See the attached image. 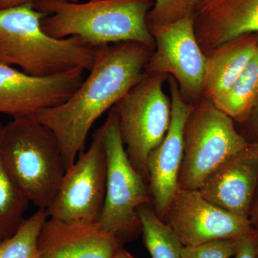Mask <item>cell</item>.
I'll list each match as a JSON object with an SVG mask.
<instances>
[{"instance_id":"7402d4cb","label":"cell","mask_w":258,"mask_h":258,"mask_svg":"<svg viewBox=\"0 0 258 258\" xmlns=\"http://www.w3.org/2000/svg\"><path fill=\"white\" fill-rule=\"evenodd\" d=\"M236 245L237 240H224L184 247L181 258H231L235 255Z\"/></svg>"},{"instance_id":"7c38bea8","label":"cell","mask_w":258,"mask_h":258,"mask_svg":"<svg viewBox=\"0 0 258 258\" xmlns=\"http://www.w3.org/2000/svg\"><path fill=\"white\" fill-rule=\"evenodd\" d=\"M171 101V123L161 143L147 160L148 186L153 208L164 220L179 190V177L184 154V129L195 105L185 101L175 80L168 76Z\"/></svg>"},{"instance_id":"cb8c5ba5","label":"cell","mask_w":258,"mask_h":258,"mask_svg":"<svg viewBox=\"0 0 258 258\" xmlns=\"http://www.w3.org/2000/svg\"><path fill=\"white\" fill-rule=\"evenodd\" d=\"M38 0H0V10L9 9L22 5L35 4Z\"/></svg>"},{"instance_id":"ba28073f","label":"cell","mask_w":258,"mask_h":258,"mask_svg":"<svg viewBox=\"0 0 258 258\" xmlns=\"http://www.w3.org/2000/svg\"><path fill=\"white\" fill-rule=\"evenodd\" d=\"M107 159L101 126L86 152L64 173L50 206V218L98 222L106 198Z\"/></svg>"},{"instance_id":"6da1fadb","label":"cell","mask_w":258,"mask_h":258,"mask_svg":"<svg viewBox=\"0 0 258 258\" xmlns=\"http://www.w3.org/2000/svg\"><path fill=\"white\" fill-rule=\"evenodd\" d=\"M152 52L137 42L97 47L92 69L76 92L35 115L57 137L66 170L82 152L95 122L143 78Z\"/></svg>"},{"instance_id":"9c48e42d","label":"cell","mask_w":258,"mask_h":258,"mask_svg":"<svg viewBox=\"0 0 258 258\" xmlns=\"http://www.w3.org/2000/svg\"><path fill=\"white\" fill-rule=\"evenodd\" d=\"M155 42L146 74H164L175 80L185 101L203 96L206 55L195 30V15L150 30Z\"/></svg>"},{"instance_id":"5bb4252c","label":"cell","mask_w":258,"mask_h":258,"mask_svg":"<svg viewBox=\"0 0 258 258\" xmlns=\"http://www.w3.org/2000/svg\"><path fill=\"white\" fill-rule=\"evenodd\" d=\"M123 243L98 222L47 219L40 231L42 258H114Z\"/></svg>"},{"instance_id":"30bf717a","label":"cell","mask_w":258,"mask_h":258,"mask_svg":"<svg viewBox=\"0 0 258 258\" xmlns=\"http://www.w3.org/2000/svg\"><path fill=\"white\" fill-rule=\"evenodd\" d=\"M164 221L184 247L217 240H238L258 230L250 220L219 208L198 190H178Z\"/></svg>"},{"instance_id":"d6986e66","label":"cell","mask_w":258,"mask_h":258,"mask_svg":"<svg viewBox=\"0 0 258 258\" xmlns=\"http://www.w3.org/2000/svg\"><path fill=\"white\" fill-rule=\"evenodd\" d=\"M144 243L152 258H181L184 246L150 204L138 209Z\"/></svg>"},{"instance_id":"f1b7e54d","label":"cell","mask_w":258,"mask_h":258,"mask_svg":"<svg viewBox=\"0 0 258 258\" xmlns=\"http://www.w3.org/2000/svg\"><path fill=\"white\" fill-rule=\"evenodd\" d=\"M60 1L70 2V3H79L81 0H60Z\"/></svg>"},{"instance_id":"484cf974","label":"cell","mask_w":258,"mask_h":258,"mask_svg":"<svg viewBox=\"0 0 258 258\" xmlns=\"http://www.w3.org/2000/svg\"><path fill=\"white\" fill-rule=\"evenodd\" d=\"M247 120L249 121L251 133L258 137V103Z\"/></svg>"},{"instance_id":"3957f363","label":"cell","mask_w":258,"mask_h":258,"mask_svg":"<svg viewBox=\"0 0 258 258\" xmlns=\"http://www.w3.org/2000/svg\"><path fill=\"white\" fill-rule=\"evenodd\" d=\"M46 16L34 4L0 10V63L25 74L50 76L70 70L91 71L96 47L79 37L57 39L42 28Z\"/></svg>"},{"instance_id":"83f0119b","label":"cell","mask_w":258,"mask_h":258,"mask_svg":"<svg viewBox=\"0 0 258 258\" xmlns=\"http://www.w3.org/2000/svg\"><path fill=\"white\" fill-rule=\"evenodd\" d=\"M256 258H258V232L257 235V240H256V247H255Z\"/></svg>"},{"instance_id":"8992f818","label":"cell","mask_w":258,"mask_h":258,"mask_svg":"<svg viewBox=\"0 0 258 258\" xmlns=\"http://www.w3.org/2000/svg\"><path fill=\"white\" fill-rule=\"evenodd\" d=\"M234 122L211 100L195 105L185 123L179 189L198 190L217 168L249 145Z\"/></svg>"},{"instance_id":"ac0fdd59","label":"cell","mask_w":258,"mask_h":258,"mask_svg":"<svg viewBox=\"0 0 258 258\" xmlns=\"http://www.w3.org/2000/svg\"><path fill=\"white\" fill-rule=\"evenodd\" d=\"M4 125L0 123V243L16 233L25 219L30 201L12 179L1 156Z\"/></svg>"},{"instance_id":"4316f807","label":"cell","mask_w":258,"mask_h":258,"mask_svg":"<svg viewBox=\"0 0 258 258\" xmlns=\"http://www.w3.org/2000/svg\"><path fill=\"white\" fill-rule=\"evenodd\" d=\"M114 258H137L134 257L133 254L130 253L128 251L125 250L123 247L119 249V250L115 254Z\"/></svg>"},{"instance_id":"4fadbf2b","label":"cell","mask_w":258,"mask_h":258,"mask_svg":"<svg viewBox=\"0 0 258 258\" xmlns=\"http://www.w3.org/2000/svg\"><path fill=\"white\" fill-rule=\"evenodd\" d=\"M258 187V142L226 161L198 191L219 208L249 220Z\"/></svg>"},{"instance_id":"9a60e30c","label":"cell","mask_w":258,"mask_h":258,"mask_svg":"<svg viewBox=\"0 0 258 258\" xmlns=\"http://www.w3.org/2000/svg\"><path fill=\"white\" fill-rule=\"evenodd\" d=\"M195 30L205 52L242 35L258 34V0H200Z\"/></svg>"},{"instance_id":"8fae6325","label":"cell","mask_w":258,"mask_h":258,"mask_svg":"<svg viewBox=\"0 0 258 258\" xmlns=\"http://www.w3.org/2000/svg\"><path fill=\"white\" fill-rule=\"evenodd\" d=\"M85 70L35 76L0 63V113L13 118L35 116L69 99L83 81Z\"/></svg>"},{"instance_id":"277c9868","label":"cell","mask_w":258,"mask_h":258,"mask_svg":"<svg viewBox=\"0 0 258 258\" xmlns=\"http://www.w3.org/2000/svg\"><path fill=\"white\" fill-rule=\"evenodd\" d=\"M1 156L7 171L30 203L46 210L66 171L55 134L35 116L13 118L3 128Z\"/></svg>"},{"instance_id":"2e32d148","label":"cell","mask_w":258,"mask_h":258,"mask_svg":"<svg viewBox=\"0 0 258 258\" xmlns=\"http://www.w3.org/2000/svg\"><path fill=\"white\" fill-rule=\"evenodd\" d=\"M258 49V34H249L205 52L204 98L213 101L238 78Z\"/></svg>"},{"instance_id":"d4e9b609","label":"cell","mask_w":258,"mask_h":258,"mask_svg":"<svg viewBox=\"0 0 258 258\" xmlns=\"http://www.w3.org/2000/svg\"><path fill=\"white\" fill-rule=\"evenodd\" d=\"M249 220L254 228L258 230V187L254 197L253 204L251 209L250 215H249Z\"/></svg>"},{"instance_id":"44dd1931","label":"cell","mask_w":258,"mask_h":258,"mask_svg":"<svg viewBox=\"0 0 258 258\" xmlns=\"http://www.w3.org/2000/svg\"><path fill=\"white\" fill-rule=\"evenodd\" d=\"M154 6L147 15L149 30L179 21L195 15L200 0H154Z\"/></svg>"},{"instance_id":"5b68a950","label":"cell","mask_w":258,"mask_h":258,"mask_svg":"<svg viewBox=\"0 0 258 258\" xmlns=\"http://www.w3.org/2000/svg\"><path fill=\"white\" fill-rule=\"evenodd\" d=\"M101 128L106 153V189L98 223L123 244L142 233L138 209L151 204L152 198L147 181L127 156L113 108Z\"/></svg>"},{"instance_id":"e0dca14e","label":"cell","mask_w":258,"mask_h":258,"mask_svg":"<svg viewBox=\"0 0 258 258\" xmlns=\"http://www.w3.org/2000/svg\"><path fill=\"white\" fill-rule=\"evenodd\" d=\"M212 101L234 121L249 119L258 103V49L230 88Z\"/></svg>"},{"instance_id":"7a4b0ae2","label":"cell","mask_w":258,"mask_h":258,"mask_svg":"<svg viewBox=\"0 0 258 258\" xmlns=\"http://www.w3.org/2000/svg\"><path fill=\"white\" fill-rule=\"evenodd\" d=\"M154 4V0H38L34 5L46 15L42 28L51 37H79L93 47L137 42L154 51L155 42L147 21Z\"/></svg>"},{"instance_id":"52a82bcc","label":"cell","mask_w":258,"mask_h":258,"mask_svg":"<svg viewBox=\"0 0 258 258\" xmlns=\"http://www.w3.org/2000/svg\"><path fill=\"white\" fill-rule=\"evenodd\" d=\"M168 76L146 74L113 109L120 137L134 167L148 183L147 160L169 128L171 101L164 92Z\"/></svg>"},{"instance_id":"603a6c76","label":"cell","mask_w":258,"mask_h":258,"mask_svg":"<svg viewBox=\"0 0 258 258\" xmlns=\"http://www.w3.org/2000/svg\"><path fill=\"white\" fill-rule=\"evenodd\" d=\"M258 230L237 240L234 258H256L255 247Z\"/></svg>"},{"instance_id":"ffe728a7","label":"cell","mask_w":258,"mask_h":258,"mask_svg":"<svg viewBox=\"0 0 258 258\" xmlns=\"http://www.w3.org/2000/svg\"><path fill=\"white\" fill-rule=\"evenodd\" d=\"M48 218L46 210L39 209L25 219L14 235L0 243V258H42L38 237Z\"/></svg>"}]
</instances>
